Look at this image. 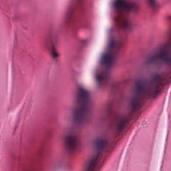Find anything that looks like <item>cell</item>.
I'll use <instances>...</instances> for the list:
<instances>
[{"label": "cell", "mask_w": 171, "mask_h": 171, "mask_svg": "<svg viewBox=\"0 0 171 171\" xmlns=\"http://www.w3.org/2000/svg\"><path fill=\"white\" fill-rule=\"evenodd\" d=\"M91 107V98L89 92L85 88L80 86L77 88L72 119L77 125H82L89 115Z\"/></svg>", "instance_id": "6da1fadb"}, {"label": "cell", "mask_w": 171, "mask_h": 171, "mask_svg": "<svg viewBox=\"0 0 171 171\" xmlns=\"http://www.w3.org/2000/svg\"><path fill=\"white\" fill-rule=\"evenodd\" d=\"M67 143L68 148L70 150H74L76 143L75 137L72 136L68 137L67 139Z\"/></svg>", "instance_id": "7a4b0ae2"}]
</instances>
